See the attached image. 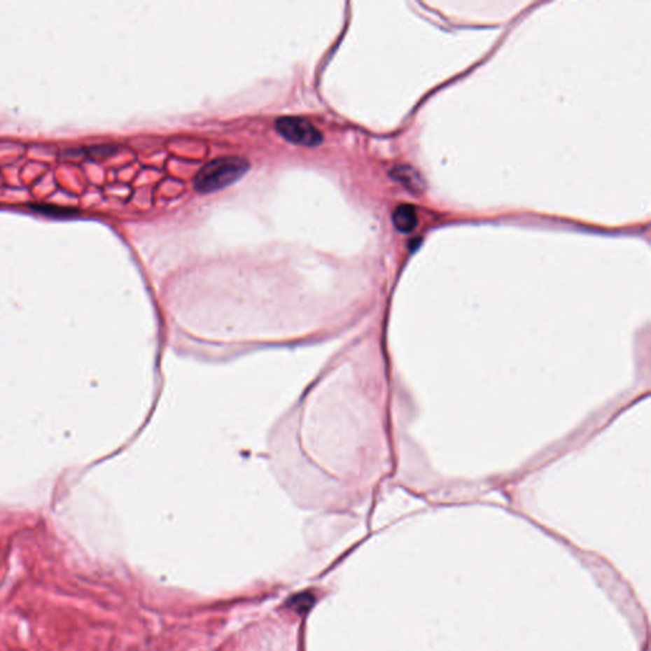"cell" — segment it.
Instances as JSON below:
<instances>
[{
    "label": "cell",
    "instance_id": "3957f363",
    "mask_svg": "<svg viewBox=\"0 0 651 651\" xmlns=\"http://www.w3.org/2000/svg\"><path fill=\"white\" fill-rule=\"evenodd\" d=\"M115 146L111 144H99V146H85L70 149L64 153V157L70 160H104L115 152Z\"/></svg>",
    "mask_w": 651,
    "mask_h": 651
},
{
    "label": "cell",
    "instance_id": "277c9868",
    "mask_svg": "<svg viewBox=\"0 0 651 651\" xmlns=\"http://www.w3.org/2000/svg\"><path fill=\"white\" fill-rule=\"evenodd\" d=\"M392 222L395 224L396 229L401 233H411L419 223L417 211L412 205L401 204L395 209L392 214Z\"/></svg>",
    "mask_w": 651,
    "mask_h": 651
},
{
    "label": "cell",
    "instance_id": "7a4b0ae2",
    "mask_svg": "<svg viewBox=\"0 0 651 651\" xmlns=\"http://www.w3.org/2000/svg\"><path fill=\"white\" fill-rule=\"evenodd\" d=\"M277 132L293 144L317 146L322 143V134L312 122L303 118L285 116L276 121Z\"/></svg>",
    "mask_w": 651,
    "mask_h": 651
},
{
    "label": "cell",
    "instance_id": "6da1fadb",
    "mask_svg": "<svg viewBox=\"0 0 651 651\" xmlns=\"http://www.w3.org/2000/svg\"><path fill=\"white\" fill-rule=\"evenodd\" d=\"M250 168L241 157H222L209 162L195 176L194 188L200 194H210L239 180Z\"/></svg>",
    "mask_w": 651,
    "mask_h": 651
},
{
    "label": "cell",
    "instance_id": "5b68a950",
    "mask_svg": "<svg viewBox=\"0 0 651 651\" xmlns=\"http://www.w3.org/2000/svg\"><path fill=\"white\" fill-rule=\"evenodd\" d=\"M391 174L396 181H400L405 188H409L414 192H417L420 190V186H423V180H421L420 174L411 167H396L395 169L391 172Z\"/></svg>",
    "mask_w": 651,
    "mask_h": 651
},
{
    "label": "cell",
    "instance_id": "52a82bcc",
    "mask_svg": "<svg viewBox=\"0 0 651 651\" xmlns=\"http://www.w3.org/2000/svg\"><path fill=\"white\" fill-rule=\"evenodd\" d=\"M313 603H314V596H313L312 594H309V593L298 594V596H294L293 599H290L291 607L297 610L298 613H303V612L311 610Z\"/></svg>",
    "mask_w": 651,
    "mask_h": 651
},
{
    "label": "cell",
    "instance_id": "8992f818",
    "mask_svg": "<svg viewBox=\"0 0 651 651\" xmlns=\"http://www.w3.org/2000/svg\"><path fill=\"white\" fill-rule=\"evenodd\" d=\"M31 209L40 214L49 215L51 218H73L76 215H80L78 209L57 206L50 204H34L31 205Z\"/></svg>",
    "mask_w": 651,
    "mask_h": 651
}]
</instances>
